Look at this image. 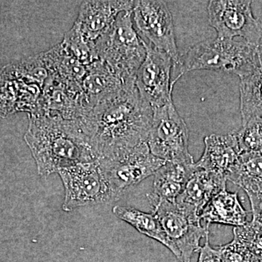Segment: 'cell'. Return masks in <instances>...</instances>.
<instances>
[{
  "label": "cell",
  "mask_w": 262,
  "mask_h": 262,
  "mask_svg": "<svg viewBox=\"0 0 262 262\" xmlns=\"http://www.w3.org/2000/svg\"><path fill=\"white\" fill-rule=\"evenodd\" d=\"M152 116L153 108L134 84L101 100L79 120L99 160L146 142Z\"/></svg>",
  "instance_id": "1"
},
{
  "label": "cell",
  "mask_w": 262,
  "mask_h": 262,
  "mask_svg": "<svg viewBox=\"0 0 262 262\" xmlns=\"http://www.w3.org/2000/svg\"><path fill=\"white\" fill-rule=\"evenodd\" d=\"M25 139L42 177L77 164L97 160L79 119L31 115Z\"/></svg>",
  "instance_id": "2"
},
{
  "label": "cell",
  "mask_w": 262,
  "mask_h": 262,
  "mask_svg": "<svg viewBox=\"0 0 262 262\" xmlns=\"http://www.w3.org/2000/svg\"><path fill=\"white\" fill-rule=\"evenodd\" d=\"M262 64L259 46L245 40L221 39L206 40L192 46L179 58V74L172 85L184 74L210 70L234 74L241 77L252 73Z\"/></svg>",
  "instance_id": "3"
},
{
  "label": "cell",
  "mask_w": 262,
  "mask_h": 262,
  "mask_svg": "<svg viewBox=\"0 0 262 262\" xmlns=\"http://www.w3.org/2000/svg\"><path fill=\"white\" fill-rule=\"evenodd\" d=\"M98 59L127 82L136 75L146 56V44L134 27L133 10L120 13L112 27L95 41Z\"/></svg>",
  "instance_id": "4"
},
{
  "label": "cell",
  "mask_w": 262,
  "mask_h": 262,
  "mask_svg": "<svg viewBox=\"0 0 262 262\" xmlns=\"http://www.w3.org/2000/svg\"><path fill=\"white\" fill-rule=\"evenodd\" d=\"M58 173L64 187L62 208L66 212L81 207L111 203L121 198L112 187L98 160L77 164L61 169Z\"/></svg>",
  "instance_id": "5"
},
{
  "label": "cell",
  "mask_w": 262,
  "mask_h": 262,
  "mask_svg": "<svg viewBox=\"0 0 262 262\" xmlns=\"http://www.w3.org/2000/svg\"><path fill=\"white\" fill-rule=\"evenodd\" d=\"M164 231L179 250L181 262H190L200 250V242L209 234V227L201 225V215L192 207L180 202L148 199Z\"/></svg>",
  "instance_id": "6"
},
{
  "label": "cell",
  "mask_w": 262,
  "mask_h": 262,
  "mask_svg": "<svg viewBox=\"0 0 262 262\" xmlns=\"http://www.w3.org/2000/svg\"><path fill=\"white\" fill-rule=\"evenodd\" d=\"M151 154L165 162L191 165L189 130L173 103L153 110L152 121L146 141Z\"/></svg>",
  "instance_id": "7"
},
{
  "label": "cell",
  "mask_w": 262,
  "mask_h": 262,
  "mask_svg": "<svg viewBox=\"0 0 262 262\" xmlns=\"http://www.w3.org/2000/svg\"><path fill=\"white\" fill-rule=\"evenodd\" d=\"M97 160L114 190L121 196L132 186L154 176L166 163L151 154L146 142L110 158Z\"/></svg>",
  "instance_id": "8"
},
{
  "label": "cell",
  "mask_w": 262,
  "mask_h": 262,
  "mask_svg": "<svg viewBox=\"0 0 262 262\" xmlns=\"http://www.w3.org/2000/svg\"><path fill=\"white\" fill-rule=\"evenodd\" d=\"M252 1L213 0L208 6L210 25L217 32V37L234 39L239 37L259 46L262 24L253 16Z\"/></svg>",
  "instance_id": "9"
},
{
  "label": "cell",
  "mask_w": 262,
  "mask_h": 262,
  "mask_svg": "<svg viewBox=\"0 0 262 262\" xmlns=\"http://www.w3.org/2000/svg\"><path fill=\"white\" fill-rule=\"evenodd\" d=\"M133 20L152 47L163 51L178 65L173 16L165 1H134Z\"/></svg>",
  "instance_id": "10"
},
{
  "label": "cell",
  "mask_w": 262,
  "mask_h": 262,
  "mask_svg": "<svg viewBox=\"0 0 262 262\" xmlns=\"http://www.w3.org/2000/svg\"><path fill=\"white\" fill-rule=\"evenodd\" d=\"M173 60L166 53L146 44V56L136 75V89L151 108L162 107L173 102Z\"/></svg>",
  "instance_id": "11"
},
{
  "label": "cell",
  "mask_w": 262,
  "mask_h": 262,
  "mask_svg": "<svg viewBox=\"0 0 262 262\" xmlns=\"http://www.w3.org/2000/svg\"><path fill=\"white\" fill-rule=\"evenodd\" d=\"M89 111L80 84L67 82L57 76L48 75L43 86L37 113L34 115L76 120Z\"/></svg>",
  "instance_id": "12"
},
{
  "label": "cell",
  "mask_w": 262,
  "mask_h": 262,
  "mask_svg": "<svg viewBox=\"0 0 262 262\" xmlns=\"http://www.w3.org/2000/svg\"><path fill=\"white\" fill-rule=\"evenodd\" d=\"M134 1H84L76 23L90 41L95 42L108 30L120 13L133 10Z\"/></svg>",
  "instance_id": "13"
},
{
  "label": "cell",
  "mask_w": 262,
  "mask_h": 262,
  "mask_svg": "<svg viewBox=\"0 0 262 262\" xmlns=\"http://www.w3.org/2000/svg\"><path fill=\"white\" fill-rule=\"evenodd\" d=\"M204 141V152L194 165L227 179L238 163L241 154L234 133L227 135L212 134L207 136Z\"/></svg>",
  "instance_id": "14"
},
{
  "label": "cell",
  "mask_w": 262,
  "mask_h": 262,
  "mask_svg": "<svg viewBox=\"0 0 262 262\" xmlns=\"http://www.w3.org/2000/svg\"><path fill=\"white\" fill-rule=\"evenodd\" d=\"M136 82H127L106 63L97 60L88 66L81 89L89 110L101 100L117 94Z\"/></svg>",
  "instance_id": "15"
},
{
  "label": "cell",
  "mask_w": 262,
  "mask_h": 262,
  "mask_svg": "<svg viewBox=\"0 0 262 262\" xmlns=\"http://www.w3.org/2000/svg\"><path fill=\"white\" fill-rule=\"evenodd\" d=\"M194 168L185 188L177 201L188 205L201 215L203 208L212 198L227 188V179L223 176L203 169Z\"/></svg>",
  "instance_id": "16"
},
{
  "label": "cell",
  "mask_w": 262,
  "mask_h": 262,
  "mask_svg": "<svg viewBox=\"0 0 262 262\" xmlns=\"http://www.w3.org/2000/svg\"><path fill=\"white\" fill-rule=\"evenodd\" d=\"M247 216L237 193L229 192L227 188L215 194L201 213V220L208 227L211 224L242 227L248 223Z\"/></svg>",
  "instance_id": "17"
},
{
  "label": "cell",
  "mask_w": 262,
  "mask_h": 262,
  "mask_svg": "<svg viewBox=\"0 0 262 262\" xmlns=\"http://www.w3.org/2000/svg\"><path fill=\"white\" fill-rule=\"evenodd\" d=\"M194 163L185 165L166 162L155 173L153 192L147 194L148 199L177 202L194 170Z\"/></svg>",
  "instance_id": "18"
},
{
  "label": "cell",
  "mask_w": 262,
  "mask_h": 262,
  "mask_svg": "<svg viewBox=\"0 0 262 262\" xmlns=\"http://www.w3.org/2000/svg\"><path fill=\"white\" fill-rule=\"evenodd\" d=\"M113 212L117 218L127 222L140 233L164 245L181 261L179 250L168 238L154 213H144L132 207L124 206H115Z\"/></svg>",
  "instance_id": "19"
},
{
  "label": "cell",
  "mask_w": 262,
  "mask_h": 262,
  "mask_svg": "<svg viewBox=\"0 0 262 262\" xmlns=\"http://www.w3.org/2000/svg\"><path fill=\"white\" fill-rule=\"evenodd\" d=\"M41 54L49 75L57 76L67 82L81 85L88 66L66 51L61 43Z\"/></svg>",
  "instance_id": "20"
},
{
  "label": "cell",
  "mask_w": 262,
  "mask_h": 262,
  "mask_svg": "<svg viewBox=\"0 0 262 262\" xmlns=\"http://www.w3.org/2000/svg\"><path fill=\"white\" fill-rule=\"evenodd\" d=\"M246 194L262 193V154L241 153L238 163L227 177Z\"/></svg>",
  "instance_id": "21"
},
{
  "label": "cell",
  "mask_w": 262,
  "mask_h": 262,
  "mask_svg": "<svg viewBox=\"0 0 262 262\" xmlns=\"http://www.w3.org/2000/svg\"><path fill=\"white\" fill-rule=\"evenodd\" d=\"M239 99L242 125L253 118H262V64L252 73L241 77Z\"/></svg>",
  "instance_id": "22"
},
{
  "label": "cell",
  "mask_w": 262,
  "mask_h": 262,
  "mask_svg": "<svg viewBox=\"0 0 262 262\" xmlns=\"http://www.w3.org/2000/svg\"><path fill=\"white\" fill-rule=\"evenodd\" d=\"M61 45L66 51L84 65L89 66L98 60L95 42L90 41L84 37L76 22L72 28L65 34Z\"/></svg>",
  "instance_id": "23"
},
{
  "label": "cell",
  "mask_w": 262,
  "mask_h": 262,
  "mask_svg": "<svg viewBox=\"0 0 262 262\" xmlns=\"http://www.w3.org/2000/svg\"><path fill=\"white\" fill-rule=\"evenodd\" d=\"M234 237L244 246L251 262H262V225L254 220L233 229Z\"/></svg>",
  "instance_id": "24"
},
{
  "label": "cell",
  "mask_w": 262,
  "mask_h": 262,
  "mask_svg": "<svg viewBox=\"0 0 262 262\" xmlns=\"http://www.w3.org/2000/svg\"><path fill=\"white\" fill-rule=\"evenodd\" d=\"M241 153L262 154V118H253L234 133Z\"/></svg>",
  "instance_id": "25"
},
{
  "label": "cell",
  "mask_w": 262,
  "mask_h": 262,
  "mask_svg": "<svg viewBox=\"0 0 262 262\" xmlns=\"http://www.w3.org/2000/svg\"><path fill=\"white\" fill-rule=\"evenodd\" d=\"M198 262H222L218 248H213L210 245L209 234L206 236V243L200 248Z\"/></svg>",
  "instance_id": "26"
},
{
  "label": "cell",
  "mask_w": 262,
  "mask_h": 262,
  "mask_svg": "<svg viewBox=\"0 0 262 262\" xmlns=\"http://www.w3.org/2000/svg\"><path fill=\"white\" fill-rule=\"evenodd\" d=\"M252 211V220L262 225V193L261 194H248Z\"/></svg>",
  "instance_id": "27"
}]
</instances>
